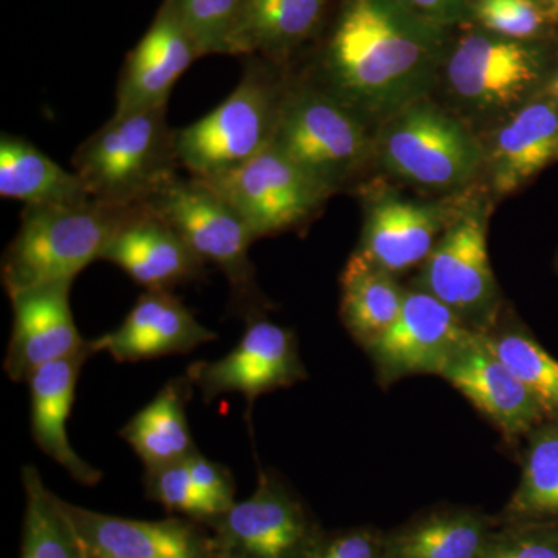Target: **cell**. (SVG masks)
<instances>
[{
  "mask_svg": "<svg viewBox=\"0 0 558 558\" xmlns=\"http://www.w3.org/2000/svg\"><path fill=\"white\" fill-rule=\"evenodd\" d=\"M218 339L193 312L165 290H145L116 330L89 340L94 354L108 352L117 362H140L186 354Z\"/></svg>",
  "mask_w": 558,
  "mask_h": 558,
  "instance_id": "cell-18",
  "label": "cell"
},
{
  "mask_svg": "<svg viewBox=\"0 0 558 558\" xmlns=\"http://www.w3.org/2000/svg\"><path fill=\"white\" fill-rule=\"evenodd\" d=\"M201 180L233 205L255 240L306 226L333 194L274 145L236 170Z\"/></svg>",
  "mask_w": 558,
  "mask_h": 558,
  "instance_id": "cell-9",
  "label": "cell"
},
{
  "mask_svg": "<svg viewBox=\"0 0 558 558\" xmlns=\"http://www.w3.org/2000/svg\"><path fill=\"white\" fill-rule=\"evenodd\" d=\"M332 0H244L231 57H258L284 69L325 31Z\"/></svg>",
  "mask_w": 558,
  "mask_h": 558,
  "instance_id": "cell-22",
  "label": "cell"
},
{
  "mask_svg": "<svg viewBox=\"0 0 558 558\" xmlns=\"http://www.w3.org/2000/svg\"><path fill=\"white\" fill-rule=\"evenodd\" d=\"M543 90H545L546 94H549L550 97L558 102V57L556 62H554L553 70H550L545 86H543Z\"/></svg>",
  "mask_w": 558,
  "mask_h": 558,
  "instance_id": "cell-38",
  "label": "cell"
},
{
  "mask_svg": "<svg viewBox=\"0 0 558 558\" xmlns=\"http://www.w3.org/2000/svg\"><path fill=\"white\" fill-rule=\"evenodd\" d=\"M72 165L92 199L142 207L180 171L168 106L113 112L76 149Z\"/></svg>",
  "mask_w": 558,
  "mask_h": 558,
  "instance_id": "cell-2",
  "label": "cell"
},
{
  "mask_svg": "<svg viewBox=\"0 0 558 558\" xmlns=\"http://www.w3.org/2000/svg\"><path fill=\"white\" fill-rule=\"evenodd\" d=\"M539 2H542L543 5L548 7V9L556 11V13L558 14L556 5H554V0H539Z\"/></svg>",
  "mask_w": 558,
  "mask_h": 558,
  "instance_id": "cell-39",
  "label": "cell"
},
{
  "mask_svg": "<svg viewBox=\"0 0 558 558\" xmlns=\"http://www.w3.org/2000/svg\"><path fill=\"white\" fill-rule=\"evenodd\" d=\"M454 216L442 204L380 197L366 211L362 241L355 252L389 274H402L424 264Z\"/></svg>",
  "mask_w": 558,
  "mask_h": 558,
  "instance_id": "cell-20",
  "label": "cell"
},
{
  "mask_svg": "<svg viewBox=\"0 0 558 558\" xmlns=\"http://www.w3.org/2000/svg\"><path fill=\"white\" fill-rule=\"evenodd\" d=\"M366 123L317 81L289 78L271 145L336 194L376 153Z\"/></svg>",
  "mask_w": 558,
  "mask_h": 558,
  "instance_id": "cell-5",
  "label": "cell"
},
{
  "mask_svg": "<svg viewBox=\"0 0 558 558\" xmlns=\"http://www.w3.org/2000/svg\"><path fill=\"white\" fill-rule=\"evenodd\" d=\"M310 558H385V532L371 526L325 532Z\"/></svg>",
  "mask_w": 558,
  "mask_h": 558,
  "instance_id": "cell-35",
  "label": "cell"
},
{
  "mask_svg": "<svg viewBox=\"0 0 558 558\" xmlns=\"http://www.w3.org/2000/svg\"><path fill=\"white\" fill-rule=\"evenodd\" d=\"M218 558H236V557H218Z\"/></svg>",
  "mask_w": 558,
  "mask_h": 558,
  "instance_id": "cell-41",
  "label": "cell"
},
{
  "mask_svg": "<svg viewBox=\"0 0 558 558\" xmlns=\"http://www.w3.org/2000/svg\"><path fill=\"white\" fill-rule=\"evenodd\" d=\"M480 558H558V526L498 524Z\"/></svg>",
  "mask_w": 558,
  "mask_h": 558,
  "instance_id": "cell-34",
  "label": "cell"
},
{
  "mask_svg": "<svg viewBox=\"0 0 558 558\" xmlns=\"http://www.w3.org/2000/svg\"><path fill=\"white\" fill-rule=\"evenodd\" d=\"M190 388L186 376L168 381L156 398L121 428V438L138 454L146 470L175 464L196 453L185 411Z\"/></svg>",
  "mask_w": 558,
  "mask_h": 558,
  "instance_id": "cell-26",
  "label": "cell"
},
{
  "mask_svg": "<svg viewBox=\"0 0 558 558\" xmlns=\"http://www.w3.org/2000/svg\"><path fill=\"white\" fill-rule=\"evenodd\" d=\"M484 344L535 396L549 421H558V360L520 326L478 332Z\"/></svg>",
  "mask_w": 558,
  "mask_h": 558,
  "instance_id": "cell-29",
  "label": "cell"
},
{
  "mask_svg": "<svg viewBox=\"0 0 558 558\" xmlns=\"http://www.w3.org/2000/svg\"><path fill=\"white\" fill-rule=\"evenodd\" d=\"M449 306L422 289L405 290L402 307L387 332L366 347L384 385L442 373L447 363L475 339Z\"/></svg>",
  "mask_w": 558,
  "mask_h": 558,
  "instance_id": "cell-12",
  "label": "cell"
},
{
  "mask_svg": "<svg viewBox=\"0 0 558 558\" xmlns=\"http://www.w3.org/2000/svg\"><path fill=\"white\" fill-rule=\"evenodd\" d=\"M201 58L189 28L163 0L148 31L124 60L117 83L116 112L168 106L172 87Z\"/></svg>",
  "mask_w": 558,
  "mask_h": 558,
  "instance_id": "cell-16",
  "label": "cell"
},
{
  "mask_svg": "<svg viewBox=\"0 0 558 558\" xmlns=\"http://www.w3.org/2000/svg\"><path fill=\"white\" fill-rule=\"evenodd\" d=\"M191 36L202 57L230 54L231 38L244 0H167Z\"/></svg>",
  "mask_w": 558,
  "mask_h": 558,
  "instance_id": "cell-31",
  "label": "cell"
},
{
  "mask_svg": "<svg viewBox=\"0 0 558 558\" xmlns=\"http://www.w3.org/2000/svg\"><path fill=\"white\" fill-rule=\"evenodd\" d=\"M101 260L116 264L145 290L171 292L204 278V263L167 220L142 205L113 234Z\"/></svg>",
  "mask_w": 558,
  "mask_h": 558,
  "instance_id": "cell-17",
  "label": "cell"
},
{
  "mask_svg": "<svg viewBox=\"0 0 558 558\" xmlns=\"http://www.w3.org/2000/svg\"><path fill=\"white\" fill-rule=\"evenodd\" d=\"M312 80L366 121L427 97L446 58V27L403 0H340Z\"/></svg>",
  "mask_w": 558,
  "mask_h": 558,
  "instance_id": "cell-1",
  "label": "cell"
},
{
  "mask_svg": "<svg viewBox=\"0 0 558 558\" xmlns=\"http://www.w3.org/2000/svg\"><path fill=\"white\" fill-rule=\"evenodd\" d=\"M376 153L391 174L439 191L468 185L484 159L468 128L425 98L385 120Z\"/></svg>",
  "mask_w": 558,
  "mask_h": 558,
  "instance_id": "cell-7",
  "label": "cell"
},
{
  "mask_svg": "<svg viewBox=\"0 0 558 558\" xmlns=\"http://www.w3.org/2000/svg\"><path fill=\"white\" fill-rule=\"evenodd\" d=\"M508 439L549 421L535 396L483 343L478 332L440 373Z\"/></svg>",
  "mask_w": 558,
  "mask_h": 558,
  "instance_id": "cell-19",
  "label": "cell"
},
{
  "mask_svg": "<svg viewBox=\"0 0 558 558\" xmlns=\"http://www.w3.org/2000/svg\"><path fill=\"white\" fill-rule=\"evenodd\" d=\"M186 465H189L194 484L219 509L220 515L236 502L234 499L236 487H234L230 470L205 458L199 450L186 459Z\"/></svg>",
  "mask_w": 558,
  "mask_h": 558,
  "instance_id": "cell-36",
  "label": "cell"
},
{
  "mask_svg": "<svg viewBox=\"0 0 558 558\" xmlns=\"http://www.w3.org/2000/svg\"><path fill=\"white\" fill-rule=\"evenodd\" d=\"M209 524L218 557L310 558L325 532L275 473L258 470V486Z\"/></svg>",
  "mask_w": 558,
  "mask_h": 558,
  "instance_id": "cell-10",
  "label": "cell"
},
{
  "mask_svg": "<svg viewBox=\"0 0 558 558\" xmlns=\"http://www.w3.org/2000/svg\"><path fill=\"white\" fill-rule=\"evenodd\" d=\"M418 289L442 301L476 332L497 323V281L488 258L486 218L480 209L451 219L422 264Z\"/></svg>",
  "mask_w": 558,
  "mask_h": 558,
  "instance_id": "cell-11",
  "label": "cell"
},
{
  "mask_svg": "<svg viewBox=\"0 0 558 558\" xmlns=\"http://www.w3.org/2000/svg\"><path fill=\"white\" fill-rule=\"evenodd\" d=\"M245 322L244 333L229 354L215 362L193 363L186 371L191 387L199 389L205 402L238 392L252 409L259 396L306 377L292 330L264 315Z\"/></svg>",
  "mask_w": 558,
  "mask_h": 558,
  "instance_id": "cell-13",
  "label": "cell"
},
{
  "mask_svg": "<svg viewBox=\"0 0 558 558\" xmlns=\"http://www.w3.org/2000/svg\"><path fill=\"white\" fill-rule=\"evenodd\" d=\"M405 290L395 275L352 253L341 274V319L354 340L368 347L387 332L402 307Z\"/></svg>",
  "mask_w": 558,
  "mask_h": 558,
  "instance_id": "cell-27",
  "label": "cell"
},
{
  "mask_svg": "<svg viewBox=\"0 0 558 558\" xmlns=\"http://www.w3.org/2000/svg\"><path fill=\"white\" fill-rule=\"evenodd\" d=\"M410 9L438 24H453L464 13L465 0H403Z\"/></svg>",
  "mask_w": 558,
  "mask_h": 558,
  "instance_id": "cell-37",
  "label": "cell"
},
{
  "mask_svg": "<svg viewBox=\"0 0 558 558\" xmlns=\"http://www.w3.org/2000/svg\"><path fill=\"white\" fill-rule=\"evenodd\" d=\"M553 65L542 44L472 32L447 54L446 78L470 108L517 109L543 89Z\"/></svg>",
  "mask_w": 558,
  "mask_h": 558,
  "instance_id": "cell-8",
  "label": "cell"
},
{
  "mask_svg": "<svg viewBox=\"0 0 558 558\" xmlns=\"http://www.w3.org/2000/svg\"><path fill=\"white\" fill-rule=\"evenodd\" d=\"M80 558H218L213 537L191 521L121 519L57 497Z\"/></svg>",
  "mask_w": 558,
  "mask_h": 558,
  "instance_id": "cell-14",
  "label": "cell"
},
{
  "mask_svg": "<svg viewBox=\"0 0 558 558\" xmlns=\"http://www.w3.org/2000/svg\"><path fill=\"white\" fill-rule=\"evenodd\" d=\"M132 208L89 199L78 204L25 207L16 236L2 258L7 295L73 282L102 252Z\"/></svg>",
  "mask_w": 558,
  "mask_h": 558,
  "instance_id": "cell-4",
  "label": "cell"
},
{
  "mask_svg": "<svg viewBox=\"0 0 558 558\" xmlns=\"http://www.w3.org/2000/svg\"><path fill=\"white\" fill-rule=\"evenodd\" d=\"M498 519L468 506H438L385 532V558H480Z\"/></svg>",
  "mask_w": 558,
  "mask_h": 558,
  "instance_id": "cell-24",
  "label": "cell"
},
{
  "mask_svg": "<svg viewBox=\"0 0 558 558\" xmlns=\"http://www.w3.org/2000/svg\"><path fill=\"white\" fill-rule=\"evenodd\" d=\"M70 288L72 282H57L10 296L13 330L3 368L11 380L27 384L43 366L89 347L76 329Z\"/></svg>",
  "mask_w": 558,
  "mask_h": 558,
  "instance_id": "cell-15",
  "label": "cell"
},
{
  "mask_svg": "<svg viewBox=\"0 0 558 558\" xmlns=\"http://www.w3.org/2000/svg\"><path fill=\"white\" fill-rule=\"evenodd\" d=\"M25 490V519L21 558H80L68 524L38 469H22Z\"/></svg>",
  "mask_w": 558,
  "mask_h": 558,
  "instance_id": "cell-30",
  "label": "cell"
},
{
  "mask_svg": "<svg viewBox=\"0 0 558 558\" xmlns=\"http://www.w3.org/2000/svg\"><path fill=\"white\" fill-rule=\"evenodd\" d=\"M288 83L284 69L274 62L245 58L229 97L204 119L174 130L180 170L197 179L218 178L270 148Z\"/></svg>",
  "mask_w": 558,
  "mask_h": 558,
  "instance_id": "cell-3",
  "label": "cell"
},
{
  "mask_svg": "<svg viewBox=\"0 0 558 558\" xmlns=\"http://www.w3.org/2000/svg\"><path fill=\"white\" fill-rule=\"evenodd\" d=\"M94 354L89 347L36 371L28 379L31 428L40 450L84 486L100 483L101 472L73 450L68 421L75 400L76 384L84 362Z\"/></svg>",
  "mask_w": 558,
  "mask_h": 558,
  "instance_id": "cell-21",
  "label": "cell"
},
{
  "mask_svg": "<svg viewBox=\"0 0 558 558\" xmlns=\"http://www.w3.org/2000/svg\"><path fill=\"white\" fill-rule=\"evenodd\" d=\"M554 5H556V9L558 11V0H554Z\"/></svg>",
  "mask_w": 558,
  "mask_h": 558,
  "instance_id": "cell-40",
  "label": "cell"
},
{
  "mask_svg": "<svg viewBox=\"0 0 558 558\" xmlns=\"http://www.w3.org/2000/svg\"><path fill=\"white\" fill-rule=\"evenodd\" d=\"M558 161V102L539 90L499 128L490 150L492 183L510 194Z\"/></svg>",
  "mask_w": 558,
  "mask_h": 558,
  "instance_id": "cell-23",
  "label": "cell"
},
{
  "mask_svg": "<svg viewBox=\"0 0 558 558\" xmlns=\"http://www.w3.org/2000/svg\"><path fill=\"white\" fill-rule=\"evenodd\" d=\"M473 11L484 31L526 43L542 39L558 16L539 0H475Z\"/></svg>",
  "mask_w": 558,
  "mask_h": 558,
  "instance_id": "cell-32",
  "label": "cell"
},
{
  "mask_svg": "<svg viewBox=\"0 0 558 558\" xmlns=\"http://www.w3.org/2000/svg\"><path fill=\"white\" fill-rule=\"evenodd\" d=\"M145 484L149 497L171 512L207 523L220 517L219 509L202 494L191 478L186 459L163 468L146 470Z\"/></svg>",
  "mask_w": 558,
  "mask_h": 558,
  "instance_id": "cell-33",
  "label": "cell"
},
{
  "mask_svg": "<svg viewBox=\"0 0 558 558\" xmlns=\"http://www.w3.org/2000/svg\"><path fill=\"white\" fill-rule=\"evenodd\" d=\"M161 219L205 264H213L229 281L231 303L245 319L263 315L266 300L255 281L248 248L255 236L247 222L226 197L205 180L175 175L148 202Z\"/></svg>",
  "mask_w": 558,
  "mask_h": 558,
  "instance_id": "cell-6",
  "label": "cell"
},
{
  "mask_svg": "<svg viewBox=\"0 0 558 558\" xmlns=\"http://www.w3.org/2000/svg\"><path fill=\"white\" fill-rule=\"evenodd\" d=\"M498 523L558 526V421L543 422L526 436L520 483Z\"/></svg>",
  "mask_w": 558,
  "mask_h": 558,
  "instance_id": "cell-28",
  "label": "cell"
},
{
  "mask_svg": "<svg viewBox=\"0 0 558 558\" xmlns=\"http://www.w3.org/2000/svg\"><path fill=\"white\" fill-rule=\"evenodd\" d=\"M0 197L25 207L78 204L92 199L75 172L50 159L20 135L0 137Z\"/></svg>",
  "mask_w": 558,
  "mask_h": 558,
  "instance_id": "cell-25",
  "label": "cell"
}]
</instances>
